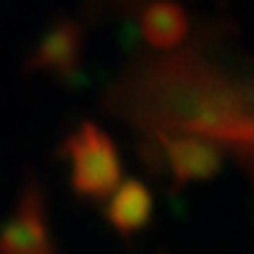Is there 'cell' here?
I'll list each match as a JSON object with an SVG mask.
<instances>
[{
	"label": "cell",
	"instance_id": "cell-1",
	"mask_svg": "<svg viewBox=\"0 0 254 254\" xmlns=\"http://www.w3.org/2000/svg\"><path fill=\"white\" fill-rule=\"evenodd\" d=\"M63 152L70 162V187L76 195L103 200L122 181V160L117 146L95 122L78 125L65 138Z\"/></svg>",
	"mask_w": 254,
	"mask_h": 254
},
{
	"label": "cell",
	"instance_id": "cell-3",
	"mask_svg": "<svg viewBox=\"0 0 254 254\" xmlns=\"http://www.w3.org/2000/svg\"><path fill=\"white\" fill-rule=\"evenodd\" d=\"M0 254H54L41 190L30 184L16 211L0 225Z\"/></svg>",
	"mask_w": 254,
	"mask_h": 254
},
{
	"label": "cell",
	"instance_id": "cell-5",
	"mask_svg": "<svg viewBox=\"0 0 254 254\" xmlns=\"http://www.w3.org/2000/svg\"><path fill=\"white\" fill-rule=\"evenodd\" d=\"M108 205H106V219L122 235H135L152 222V192L146 184L138 179L119 181L111 192H108Z\"/></svg>",
	"mask_w": 254,
	"mask_h": 254
},
{
	"label": "cell",
	"instance_id": "cell-2",
	"mask_svg": "<svg viewBox=\"0 0 254 254\" xmlns=\"http://www.w3.org/2000/svg\"><path fill=\"white\" fill-rule=\"evenodd\" d=\"M165 162L173 173L176 187L192 181H208L222 171V146L197 132H165L157 130Z\"/></svg>",
	"mask_w": 254,
	"mask_h": 254
},
{
	"label": "cell",
	"instance_id": "cell-4",
	"mask_svg": "<svg viewBox=\"0 0 254 254\" xmlns=\"http://www.w3.org/2000/svg\"><path fill=\"white\" fill-rule=\"evenodd\" d=\"M84 30L76 19H57L38 38L35 52L30 54V68L44 70L57 78H73L81 65Z\"/></svg>",
	"mask_w": 254,
	"mask_h": 254
},
{
	"label": "cell",
	"instance_id": "cell-6",
	"mask_svg": "<svg viewBox=\"0 0 254 254\" xmlns=\"http://www.w3.org/2000/svg\"><path fill=\"white\" fill-rule=\"evenodd\" d=\"M141 33L154 49H176L190 33V16L176 0H152L141 14Z\"/></svg>",
	"mask_w": 254,
	"mask_h": 254
}]
</instances>
